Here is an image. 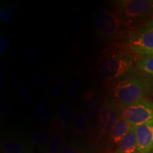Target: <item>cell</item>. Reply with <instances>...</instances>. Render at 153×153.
Instances as JSON below:
<instances>
[{
    "instance_id": "cell-1",
    "label": "cell",
    "mask_w": 153,
    "mask_h": 153,
    "mask_svg": "<svg viewBox=\"0 0 153 153\" xmlns=\"http://www.w3.org/2000/svg\"><path fill=\"white\" fill-rule=\"evenodd\" d=\"M135 54L126 44H111L99 53L97 62L99 75L106 81L115 82L135 70Z\"/></svg>"
},
{
    "instance_id": "cell-2",
    "label": "cell",
    "mask_w": 153,
    "mask_h": 153,
    "mask_svg": "<svg viewBox=\"0 0 153 153\" xmlns=\"http://www.w3.org/2000/svg\"><path fill=\"white\" fill-rule=\"evenodd\" d=\"M114 99L121 107L146 99L153 92V79L135 69L113 85Z\"/></svg>"
},
{
    "instance_id": "cell-3",
    "label": "cell",
    "mask_w": 153,
    "mask_h": 153,
    "mask_svg": "<svg viewBox=\"0 0 153 153\" xmlns=\"http://www.w3.org/2000/svg\"><path fill=\"white\" fill-rule=\"evenodd\" d=\"M114 12L131 32L145 27L153 17V4L150 0H119L112 1Z\"/></svg>"
},
{
    "instance_id": "cell-4",
    "label": "cell",
    "mask_w": 153,
    "mask_h": 153,
    "mask_svg": "<svg viewBox=\"0 0 153 153\" xmlns=\"http://www.w3.org/2000/svg\"><path fill=\"white\" fill-rule=\"evenodd\" d=\"M92 25L98 37L105 41L123 38L126 31L120 17L108 10L97 11L93 16Z\"/></svg>"
},
{
    "instance_id": "cell-5",
    "label": "cell",
    "mask_w": 153,
    "mask_h": 153,
    "mask_svg": "<svg viewBox=\"0 0 153 153\" xmlns=\"http://www.w3.org/2000/svg\"><path fill=\"white\" fill-rule=\"evenodd\" d=\"M121 118L132 127L136 128L153 121V102L147 99L137 101L128 106L121 107Z\"/></svg>"
},
{
    "instance_id": "cell-6",
    "label": "cell",
    "mask_w": 153,
    "mask_h": 153,
    "mask_svg": "<svg viewBox=\"0 0 153 153\" xmlns=\"http://www.w3.org/2000/svg\"><path fill=\"white\" fill-rule=\"evenodd\" d=\"M121 106L114 99H105L98 118V126L101 135L109 134L116 122L121 118Z\"/></svg>"
},
{
    "instance_id": "cell-7",
    "label": "cell",
    "mask_w": 153,
    "mask_h": 153,
    "mask_svg": "<svg viewBox=\"0 0 153 153\" xmlns=\"http://www.w3.org/2000/svg\"><path fill=\"white\" fill-rule=\"evenodd\" d=\"M125 44L135 55L144 51H153V30L148 28L134 30L127 36Z\"/></svg>"
},
{
    "instance_id": "cell-8",
    "label": "cell",
    "mask_w": 153,
    "mask_h": 153,
    "mask_svg": "<svg viewBox=\"0 0 153 153\" xmlns=\"http://www.w3.org/2000/svg\"><path fill=\"white\" fill-rule=\"evenodd\" d=\"M103 101H104L101 99L100 95L93 91H88L85 93L82 112L87 121L92 123L98 120L99 114L102 108Z\"/></svg>"
},
{
    "instance_id": "cell-9",
    "label": "cell",
    "mask_w": 153,
    "mask_h": 153,
    "mask_svg": "<svg viewBox=\"0 0 153 153\" xmlns=\"http://www.w3.org/2000/svg\"><path fill=\"white\" fill-rule=\"evenodd\" d=\"M137 152V153H150L153 147V121L135 128Z\"/></svg>"
},
{
    "instance_id": "cell-10",
    "label": "cell",
    "mask_w": 153,
    "mask_h": 153,
    "mask_svg": "<svg viewBox=\"0 0 153 153\" xmlns=\"http://www.w3.org/2000/svg\"><path fill=\"white\" fill-rule=\"evenodd\" d=\"M30 143L22 137H9L4 141V153H30Z\"/></svg>"
},
{
    "instance_id": "cell-11",
    "label": "cell",
    "mask_w": 153,
    "mask_h": 153,
    "mask_svg": "<svg viewBox=\"0 0 153 153\" xmlns=\"http://www.w3.org/2000/svg\"><path fill=\"white\" fill-rule=\"evenodd\" d=\"M118 153H137V143L135 128L133 127L117 145Z\"/></svg>"
},
{
    "instance_id": "cell-12",
    "label": "cell",
    "mask_w": 153,
    "mask_h": 153,
    "mask_svg": "<svg viewBox=\"0 0 153 153\" xmlns=\"http://www.w3.org/2000/svg\"><path fill=\"white\" fill-rule=\"evenodd\" d=\"M132 128L133 127L126 120L120 118L110 132L109 136L111 142L113 144L118 145L122 139L131 131Z\"/></svg>"
},
{
    "instance_id": "cell-13",
    "label": "cell",
    "mask_w": 153,
    "mask_h": 153,
    "mask_svg": "<svg viewBox=\"0 0 153 153\" xmlns=\"http://www.w3.org/2000/svg\"><path fill=\"white\" fill-rule=\"evenodd\" d=\"M51 140V137L49 133L45 130H35L31 132L29 135L30 144L43 150H45Z\"/></svg>"
},
{
    "instance_id": "cell-14",
    "label": "cell",
    "mask_w": 153,
    "mask_h": 153,
    "mask_svg": "<svg viewBox=\"0 0 153 153\" xmlns=\"http://www.w3.org/2000/svg\"><path fill=\"white\" fill-rule=\"evenodd\" d=\"M71 125L72 129L76 135H82L87 133L88 131V121L82 111L79 109L74 111Z\"/></svg>"
},
{
    "instance_id": "cell-15",
    "label": "cell",
    "mask_w": 153,
    "mask_h": 153,
    "mask_svg": "<svg viewBox=\"0 0 153 153\" xmlns=\"http://www.w3.org/2000/svg\"><path fill=\"white\" fill-rule=\"evenodd\" d=\"M135 68L153 79V56H143L137 60Z\"/></svg>"
},
{
    "instance_id": "cell-16",
    "label": "cell",
    "mask_w": 153,
    "mask_h": 153,
    "mask_svg": "<svg viewBox=\"0 0 153 153\" xmlns=\"http://www.w3.org/2000/svg\"><path fill=\"white\" fill-rule=\"evenodd\" d=\"M57 117L60 118L65 126L72 124L74 112L72 109V107L68 103L63 102L59 105L57 110Z\"/></svg>"
},
{
    "instance_id": "cell-17",
    "label": "cell",
    "mask_w": 153,
    "mask_h": 153,
    "mask_svg": "<svg viewBox=\"0 0 153 153\" xmlns=\"http://www.w3.org/2000/svg\"><path fill=\"white\" fill-rule=\"evenodd\" d=\"M20 19V12L18 9L11 7H1L0 9V21L5 24H10Z\"/></svg>"
},
{
    "instance_id": "cell-18",
    "label": "cell",
    "mask_w": 153,
    "mask_h": 153,
    "mask_svg": "<svg viewBox=\"0 0 153 153\" xmlns=\"http://www.w3.org/2000/svg\"><path fill=\"white\" fill-rule=\"evenodd\" d=\"M66 91V85L63 80L56 79L50 83L48 89L49 95L53 99H59Z\"/></svg>"
},
{
    "instance_id": "cell-19",
    "label": "cell",
    "mask_w": 153,
    "mask_h": 153,
    "mask_svg": "<svg viewBox=\"0 0 153 153\" xmlns=\"http://www.w3.org/2000/svg\"><path fill=\"white\" fill-rule=\"evenodd\" d=\"M65 145V137L62 134H57L51 137V141L45 148V153H60Z\"/></svg>"
},
{
    "instance_id": "cell-20",
    "label": "cell",
    "mask_w": 153,
    "mask_h": 153,
    "mask_svg": "<svg viewBox=\"0 0 153 153\" xmlns=\"http://www.w3.org/2000/svg\"><path fill=\"white\" fill-rule=\"evenodd\" d=\"M81 82L76 76H72L66 85V94L69 99H74L79 94Z\"/></svg>"
},
{
    "instance_id": "cell-21",
    "label": "cell",
    "mask_w": 153,
    "mask_h": 153,
    "mask_svg": "<svg viewBox=\"0 0 153 153\" xmlns=\"http://www.w3.org/2000/svg\"><path fill=\"white\" fill-rule=\"evenodd\" d=\"M51 79V72L48 70H41L37 72L33 78V85L36 87L41 88L48 85Z\"/></svg>"
},
{
    "instance_id": "cell-22",
    "label": "cell",
    "mask_w": 153,
    "mask_h": 153,
    "mask_svg": "<svg viewBox=\"0 0 153 153\" xmlns=\"http://www.w3.org/2000/svg\"><path fill=\"white\" fill-rule=\"evenodd\" d=\"M34 113L38 120L41 121H45L50 118L51 111L49 106L43 101H39L34 106Z\"/></svg>"
},
{
    "instance_id": "cell-23",
    "label": "cell",
    "mask_w": 153,
    "mask_h": 153,
    "mask_svg": "<svg viewBox=\"0 0 153 153\" xmlns=\"http://www.w3.org/2000/svg\"><path fill=\"white\" fill-rule=\"evenodd\" d=\"M18 98L22 103H29L33 99V95L28 86L25 83L21 84L18 91Z\"/></svg>"
},
{
    "instance_id": "cell-24",
    "label": "cell",
    "mask_w": 153,
    "mask_h": 153,
    "mask_svg": "<svg viewBox=\"0 0 153 153\" xmlns=\"http://www.w3.org/2000/svg\"><path fill=\"white\" fill-rule=\"evenodd\" d=\"M41 50L37 45L31 44L25 48L24 55L25 59L28 61H34L38 60L41 56Z\"/></svg>"
},
{
    "instance_id": "cell-25",
    "label": "cell",
    "mask_w": 153,
    "mask_h": 153,
    "mask_svg": "<svg viewBox=\"0 0 153 153\" xmlns=\"http://www.w3.org/2000/svg\"><path fill=\"white\" fill-rule=\"evenodd\" d=\"M60 153H85V152L81 145L69 142L65 143Z\"/></svg>"
},
{
    "instance_id": "cell-26",
    "label": "cell",
    "mask_w": 153,
    "mask_h": 153,
    "mask_svg": "<svg viewBox=\"0 0 153 153\" xmlns=\"http://www.w3.org/2000/svg\"><path fill=\"white\" fill-rule=\"evenodd\" d=\"M51 128L53 130H55V131L60 132L61 130L63 129V128L65 127V124L61 121V120L57 116L54 117L51 121Z\"/></svg>"
},
{
    "instance_id": "cell-27",
    "label": "cell",
    "mask_w": 153,
    "mask_h": 153,
    "mask_svg": "<svg viewBox=\"0 0 153 153\" xmlns=\"http://www.w3.org/2000/svg\"><path fill=\"white\" fill-rule=\"evenodd\" d=\"M9 48V41L7 36L1 35L0 37V53H4Z\"/></svg>"
},
{
    "instance_id": "cell-28",
    "label": "cell",
    "mask_w": 153,
    "mask_h": 153,
    "mask_svg": "<svg viewBox=\"0 0 153 153\" xmlns=\"http://www.w3.org/2000/svg\"><path fill=\"white\" fill-rule=\"evenodd\" d=\"M1 116H4V115L7 114V112H8V108H7V105L4 104H2V103H1Z\"/></svg>"
},
{
    "instance_id": "cell-29",
    "label": "cell",
    "mask_w": 153,
    "mask_h": 153,
    "mask_svg": "<svg viewBox=\"0 0 153 153\" xmlns=\"http://www.w3.org/2000/svg\"><path fill=\"white\" fill-rule=\"evenodd\" d=\"M140 56H153V51H144V52L139 53L137 54Z\"/></svg>"
},
{
    "instance_id": "cell-30",
    "label": "cell",
    "mask_w": 153,
    "mask_h": 153,
    "mask_svg": "<svg viewBox=\"0 0 153 153\" xmlns=\"http://www.w3.org/2000/svg\"><path fill=\"white\" fill-rule=\"evenodd\" d=\"M143 28H148V29H150V30H153V17L152 18V19L150 21V22L147 24L146 26H145V27Z\"/></svg>"
},
{
    "instance_id": "cell-31",
    "label": "cell",
    "mask_w": 153,
    "mask_h": 153,
    "mask_svg": "<svg viewBox=\"0 0 153 153\" xmlns=\"http://www.w3.org/2000/svg\"><path fill=\"white\" fill-rule=\"evenodd\" d=\"M0 79H1V81H0V84H1V87L2 88L5 84V80H4V76L2 74V73L0 74Z\"/></svg>"
},
{
    "instance_id": "cell-32",
    "label": "cell",
    "mask_w": 153,
    "mask_h": 153,
    "mask_svg": "<svg viewBox=\"0 0 153 153\" xmlns=\"http://www.w3.org/2000/svg\"><path fill=\"white\" fill-rule=\"evenodd\" d=\"M109 153H118V152H117V151H114V152H109Z\"/></svg>"
},
{
    "instance_id": "cell-33",
    "label": "cell",
    "mask_w": 153,
    "mask_h": 153,
    "mask_svg": "<svg viewBox=\"0 0 153 153\" xmlns=\"http://www.w3.org/2000/svg\"><path fill=\"white\" fill-rule=\"evenodd\" d=\"M150 1H151V2H152V4H153V0H150Z\"/></svg>"
},
{
    "instance_id": "cell-34",
    "label": "cell",
    "mask_w": 153,
    "mask_h": 153,
    "mask_svg": "<svg viewBox=\"0 0 153 153\" xmlns=\"http://www.w3.org/2000/svg\"><path fill=\"white\" fill-rule=\"evenodd\" d=\"M152 153H153V147H152Z\"/></svg>"
}]
</instances>
